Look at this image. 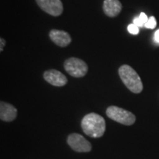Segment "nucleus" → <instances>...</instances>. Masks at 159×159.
I'll use <instances>...</instances> for the list:
<instances>
[{"mask_svg": "<svg viewBox=\"0 0 159 159\" xmlns=\"http://www.w3.org/2000/svg\"><path fill=\"white\" fill-rule=\"evenodd\" d=\"M81 128L84 134L91 138H100L105 134L106 125L104 118L100 115L90 113L81 121Z\"/></svg>", "mask_w": 159, "mask_h": 159, "instance_id": "1", "label": "nucleus"}, {"mask_svg": "<svg viewBox=\"0 0 159 159\" xmlns=\"http://www.w3.org/2000/svg\"><path fill=\"white\" fill-rule=\"evenodd\" d=\"M119 75L125 86L134 94H139L143 90V83L139 75L132 67L125 64L119 69Z\"/></svg>", "mask_w": 159, "mask_h": 159, "instance_id": "2", "label": "nucleus"}, {"mask_svg": "<svg viewBox=\"0 0 159 159\" xmlns=\"http://www.w3.org/2000/svg\"><path fill=\"white\" fill-rule=\"evenodd\" d=\"M106 115L115 122L124 125H132L136 122V116L130 111L125 110L119 107L111 105L106 110Z\"/></svg>", "mask_w": 159, "mask_h": 159, "instance_id": "3", "label": "nucleus"}, {"mask_svg": "<svg viewBox=\"0 0 159 159\" xmlns=\"http://www.w3.org/2000/svg\"><path fill=\"white\" fill-rule=\"evenodd\" d=\"M65 70L74 77H83L88 72L89 68L86 63L77 57H69L64 61Z\"/></svg>", "mask_w": 159, "mask_h": 159, "instance_id": "4", "label": "nucleus"}, {"mask_svg": "<svg viewBox=\"0 0 159 159\" xmlns=\"http://www.w3.org/2000/svg\"><path fill=\"white\" fill-rule=\"evenodd\" d=\"M67 143L73 150L77 152H89L92 149L91 143L79 134L69 135L67 138Z\"/></svg>", "mask_w": 159, "mask_h": 159, "instance_id": "5", "label": "nucleus"}, {"mask_svg": "<svg viewBox=\"0 0 159 159\" xmlns=\"http://www.w3.org/2000/svg\"><path fill=\"white\" fill-rule=\"evenodd\" d=\"M39 7L45 13L52 16H58L63 11V3L61 0H35Z\"/></svg>", "mask_w": 159, "mask_h": 159, "instance_id": "6", "label": "nucleus"}, {"mask_svg": "<svg viewBox=\"0 0 159 159\" xmlns=\"http://www.w3.org/2000/svg\"><path fill=\"white\" fill-rule=\"evenodd\" d=\"M43 78L49 84L57 87L63 86L68 82L66 77L56 69H49L43 73Z\"/></svg>", "mask_w": 159, "mask_h": 159, "instance_id": "7", "label": "nucleus"}, {"mask_svg": "<svg viewBox=\"0 0 159 159\" xmlns=\"http://www.w3.org/2000/svg\"><path fill=\"white\" fill-rule=\"evenodd\" d=\"M49 36L53 43L61 47H67L71 42V38L68 33L60 30L53 29L49 32Z\"/></svg>", "mask_w": 159, "mask_h": 159, "instance_id": "8", "label": "nucleus"}, {"mask_svg": "<svg viewBox=\"0 0 159 159\" xmlns=\"http://www.w3.org/2000/svg\"><path fill=\"white\" fill-rule=\"evenodd\" d=\"M17 109L10 103L1 101L0 102V119L5 122H12L16 118Z\"/></svg>", "mask_w": 159, "mask_h": 159, "instance_id": "9", "label": "nucleus"}, {"mask_svg": "<svg viewBox=\"0 0 159 159\" xmlns=\"http://www.w3.org/2000/svg\"><path fill=\"white\" fill-rule=\"evenodd\" d=\"M122 6L119 0H105L102 9L105 14L108 17H115L122 11Z\"/></svg>", "mask_w": 159, "mask_h": 159, "instance_id": "10", "label": "nucleus"}, {"mask_svg": "<svg viewBox=\"0 0 159 159\" xmlns=\"http://www.w3.org/2000/svg\"><path fill=\"white\" fill-rule=\"evenodd\" d=\"M148 16L145 14L144 13H141V14L139 15V16L136 17L134 19V24L138 26L139 27H144L145 24L147 23V21H148Z\"/></svg>", "mask_w": 159, "mask_h": 159, "instance_id": "11", "label": "nucleus"}, {"mask_svg": "<svg viewBox=\"0 0 159 159\" xmlns=\"http://www.w3.org/2000/svg\"><path fill=\"white\" fill-rule=\"evenodd\" d=\"M157 25L156 20L155 19L154 16H151L149 18L148 21H147V23L144 25V27L148 29H154L156 28Z\"/></svg>", "mask_w": 159, "mask_h": 159, "instance_id": "12", "label": "nucleus"}, {"mask_svg": "<svg viewBox=\"0 0 159 159\" xmlns=\"http://www.w3.org/2000/svg\"><path fill=\"white\" fill-rule=\"evenodd\" d=\"M128 30L130 34L133 35H137L139 34V29L138 26H136V25H134V23L130 24L128 26Z\"/></svg>", "mask_w": 159, "mask_h": 159, "instance_id": "13", "label": "nucleus"}, {"mask_svg": "<svg viewBox=\"0 0 159 159\" xmlns=\"http://www.w3.org/2000/svg\"><path fill=\"white\" fill-rule=\"evenodd\" d=\"M5 43H6L5 40L2 39V38H1V39H0V51L1 52L3 51L4 47H5Z\"/></svg>", "mask_w": 159, "mask_h": 159, "instance_id": "14", "label": "nucleus"}, {"mask_svg": "<svg viewBox=\"0 0 159 159\" xmlns=\"http://www.w3.org/2000/svg\"><path fill=\"white\" fill-rule=\"evenodd\" d=\"M154 41H156L157 43H159V29L155 33Z\"/></svg>", "mask_w": 159, "mask_h": 159, "instance_id": "15", "label": "nucleus"}]
</instances>
